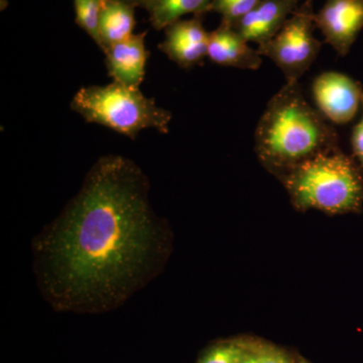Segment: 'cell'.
I'll use <instances>...</instances> for the list:
<instances>
[{
    "label": "cell",
    "mask_w": 363,
    "mask_h": 363,
    "mask_svg": "<svg viewBox=\"0 0 363 363\" xmlns=\"http://www.w3.org/2000/svg\"><path fill=\"white\" fill-rule=\"evenodd\" d=\"M259 161L279 178L317 155L339 149L337 131L307 101L298 82L269 99L255 133Z\"/></svg>",
    "instance_id": "cell-2"
},
{
    "label": "cell",
    "mask_w": 363,
    "mask_h": 363,
    "mask_svg": "<svg viewBox=\"0 0 363 363\" xmlns=\"http://www.w3.org/2000/svg\"><path fill=\"white\" fill-rule=\"evenodd\" d=\"M135 26L133 6L117 0H101L98 45L102 51L130 38Z\"/></svg>",
    "instance_id": "cell-12"
},
{
    "label": "cell",
    "mask_w": 363,
    "mask_h": 363,
    "mask_svg": "<svg viewBox=\"0 0 363 363\" xmlns=\"http://www.w3.org/2000/svg\"><path fill=\"white\" fill-rule=\"evenodd\" d=\"M71 109L87 123L106 126L133 140L149 128L168 133L172 121L171 112L157 106L154 98L116 82L81 88L72 99Z\"/></svg>",
    "instance_id": "cell-4"
},
{
    "label": "cell",
    "mask_w": 363,
    "mask_h": 363,
    "mask_svg": "<svg viewBox=\"0 0 363 363\" xmlns=\"http://www.w3.org/2000/svg\"><path fill=\"white\" fill-rule=\"evenodd\" d=\"M207 58L216 65L243 70H259L262 64L259 51L253 50L233 26L224 23L209 33Z\"/></svg>",
    "instance_id": "cell-11"
},
{
    "label": "cell",
    "mask_w": 363,
    "mask_h": 363,
    "mask_svg": "<svg viewBox=\"0 0 363 363\" xmlns=\"http://www.w3.org/2000/svg\"><path fill=\"white\" fill-rule=\"evenodd\" d=\"M212 0H145L143 6L149 13L150 23L157 30H164L182 16L193 13L196 16L209 13Z\"/></svg>",
    "instance_id": "cell-13"
},
{
    "label": "cell",
    "mask_w": 363,
    "mask_h": 363,
    "mask_svg": "<svg viewBox=\"0 0 363 363\" xmlns=\"http://www.w3.org/2000/svg\"><path fill=\"white\" fill-rule=\"evenodd\" d=\"M135 162L100 157L77 194L32 240L35 281L58 312L118 309L164 271L173 233L155 213Z\"/></svg>",
    "instance_id": "cell-1"
},
{
    "label": "cell",
    "mask_w": 363,
    "mask_h": 363,
    "mask_svg": "<svg viewBox=\"0 0 363 363\" xmlns=\"http://www.w3.org/2000/svg\"><path fill=\"white\" fill-rule=\"evenodd\" d=\"M314 21L325 43L345 57L363 28V0H326Z\"/></svg>",
    "instance_id": "cell-7"
},
{
    "label": "cell",
    "mask_w": 363,
    "mask_h": 363,
    "mask_svg": "<svg viewBox=\"0 0 363 363\" xmlns=\"http://www.w3.org/2000/svg\"><path fill=\"white\" fill-rule=\"evenodd\" d=\"M75 9L78 25L99 44L101 0H75Z\"/></svg>",
    "instance_id": "cell-15"
},
{
    "label": "cell",
    "mask_w": 363,
    "mask_h": 363,
    "mask_svg": "<svg viewBox=\"0 0 363 363\" xmlns=\"http://www.w3.org/2000/svg\"><path fill=\"white\" fill-rule=\"evenodd\" d=\"M362 84L346 74L327 71L313 81L311 92L317 111L326 121L336 124L350 123L362 105Z\"/></svg>",
    "instance_id": "cell-6"
},
{
    "label": "cell",
    "mask_w": 363,
    "mask_h": 363,
    "mask_svg": "<svg viewBox=\"0 0 363 363\" xmlns=\"http://www.w3.org/2000/svg\"><path fill=\"white\" fill-rule=\"evenodd\" d=\"M304 0H260L233 28L248 43L266 44L279 32Z\"/></svg>",
    "instance_id": "cell-9"
},
{
    "label": "cell",
    "mask_w": 363,
    "mask_h": 363,
    "mask_svg": "<svg viewBox=\"0 0 363 363\" xmlns=\"http://www.w3.org/2000/svg\"><path fill=\"white\" fill-rule=\"evenodd\" d=\"M252 343L242 339L221 341L207 348L197 363H238L250 350Z\"/></svg>",
    "instance_id": "cell-14"
},
{
    "label": "cell",
    "mask_w": 363,
    "mask_h": 363,
    "mask_svg": "<svg viewBox=\"0 0 363 363\" xmlns=\"http://www.w3.org/2000/svg\"><path fill=\"white\" fill-rule=\"evenodd\" d=\"M298 362H300V363H309L308 362H306L305 359H303V358H300V360H298Z\"/></svg>",
    "instance_id": "cell-21"
},
{
    "label": "cell",
    "mask_w": 363,
    "mask_h": 363,
    "mask_svg": "<svg viewBox=\"0 0 363 363\" xmlns=\"http://www.w3.org/2000/svg\"><path fill=\"white\" fill-rule=\"evenodd\" d=\"M260 0H212L209 11L222 16L221 23L234 26L257 6Z\"/></svg>",
    "instance_id": "cell-16"
},
{
    "label": "cell",
    "mask_w": 363,
    "mask_h": 363,
    "mask_svg": "<svg viewBox=\"0 0 363 363\" xmlns=\"http://www.w3.org/2000/svg\"><path fill=\"white\" fill-rule=\"evenodd\" d=\"M238 363H259V343L252 342L250 350Z\"/></svg>",
    "instance_id": "cell-19"
},
{
    "label": "cell",
    "mask_w": 363,
    "mask_h": 363,
    "mask_svg": "<svg viewBox=\"0 0 363 363\" xmlns=\"http://www.w3.org/2000/svg\"><path fill=\"white\" fill-rule=\"evenodd\" d=\"M259 363H300L286 350L272 344L259 343Z\"/></svg>",
    "instance_id": "cell-17"
},
{
    "label": "cell",
    "mask_w": 363,
    "mask_h": 363,
    "mask_svg": "<svg viewBox=\"0 0 363 363\" xmlns=\"http://www.w3.org/2000/svg\"><path fill=\"white\" fill-rule=\"evenodd\" d=\"M313 1L304 0L279 32L257 48L262 56L271 59L281 69L286 83L298 82L321 51V42L314 35Z\"/></svg>",
    "instance_id": "cell-5"
},
{
    "label": "cell",
    "mask_w": 363,
    "mask_h": 363,
    "mask_svg": "<svg viewBox=\"0 0 363 363\" xmlns=\"http://www.w3.org/2000/svg\"><path fill=\"white\" fill-rule=\"evenodd\" d=\"M294 206L329 214L357 213L363 206V173L341 150L323 152L281 179Z\"/></svg>",
    "instance_id": "cell-3"
},
{
    "label": "cell",
    "mask_w": 363,
    "mask_h": 363,
    "mask_svg": "<svg viewBox=\"0 0 363 363\" xmlns=\"http://www.w3.org/2000/svg\"><path fill=\"white\" fill-rule=\"evenodd\" d=\"M117 1L123 2L130 6H143L145 4V0H117Z\"/></svg>",
    "instance_id": "cell-20"
},
{
    "label": "cell",
    "mask_w": 363,
    "mask_h": 363,
    "mask_svg": "<svg viewBox=\"0 0 363 363\" xmlns=\"http://www.w3.org/2000/svg\"><path fill=\"white\" fill-rule=\"evenodd\" d=\"M362 116L359 123L353 128L351 133V147H352L353 157L359 164L363 173V91L362 94Z\"/></svg>",
    "instance_id": "cell-18"
},
{
    "label": "cell",
    "mask_w": 363,
    "mask_h": 363,
    "mask_svg": "<svg viewBox=\"0 0 363 363\" xmlns=\"http://www.w3.org/2000/svg\"><path fill=\"white\" fill-rule=\"evenodd\" d=\"M145 35L147 33L133 35L105 50L107 70L113 82L130 89H140L150 56L145 49Z\"/></svg>",
    "instance_id": "cell-10"
},
{
    "label": "cell",
    "mask_w": 363,
    "mask_h": 363,
    "mask_svg": "<svg viewBox=\"0 0 363 363\" xmlns=\"http://www.w3.org/2000/svg\"><path fill=\"white\" fill-rule=\"evenodd\" d=\"M166 30V39L160 45L174 63L189 69L201 65L207 57L209 33L205 30L199 16L178 21Z\"/></svg>",
    "instance_id": "cell-8"
}]
</instances>
